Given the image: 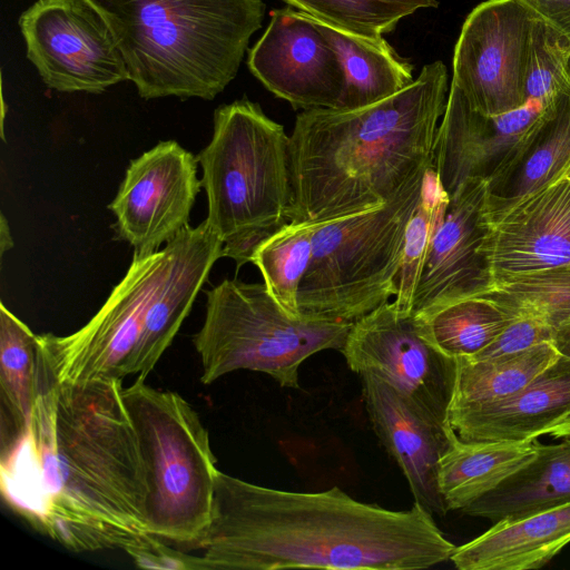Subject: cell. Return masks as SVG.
<instances>
[{
  "mask_svg": "<svg viewBox=\"0 0 570 570\" xmlns=\"http://www.w3.org/2000/svg\"><path fill=\"white\" fill-rule=\"evenodd\" d=\"M173 242L150 254L134 253L124 278L80 330L66 336L38 335L40 350L60 382L122 379L147 308L166 279Z\"/></svg>",
  "mask_w": 570,
  "mask_h": 570,
  "instance_id": "9c48e42d",
  "label": "cell"
},
{
  "mask_svg": "<svg viewBox=\"0 0 570 570\" xmlns=\"http://www.w3.org/2000/svg\"><path fill=\"white\" fill-rule=\"evenodd\" d=\"M552 344L559 355L570 358V317L556 328Z\"/></svg>",
  "mask_w": 570,
  "mask_h": 570,
  "instance_id": "8d00e7d4",
  "label": "cell"
},
{
  "mask_svg": "<svg viewBox=\"0 0 570 570\" xmlns=\"http://www.w3.org/2000/svg\"><path fill=\"white\" fill-rule=\"evenodd\" d=\"M487 184L471 178L450 197L428 252L411 313L425 316L460 299L481 296L493 284L485 254Z\"/></svg>",
  "mask_w": 570,
  "mask_h": 570,
  "instance_id": "9a60e30c",
  "label": "cell"
},
{
  "mask_svg": "<svg viewBox=\"0 0 570 570\" xmlns=\"http://www.w3.org/2000/svg\"><path fill=\"white\" fill-rule=\"evenodd\" d=\"M197 158L175 140L132 159L111 204L118 236L136 254H150L188 226L202 187Z\"/></svg>",
  "mask_w": 570,
  "mask_h": 570,
  "instance_id": "4fadbf2b",
  "label": "cell"
},
{
  "mask_svg": "<svg viewBox=\"0 0 570 570\" xmlns=\"http://www.w3.org/2000/svg\"><path fill=\"white\" fill-rule=\"evenodd\" d=\"M431 165L383 205L315 224L298 287L301 316L354 323L394 296L406 228Z\"/></svg>",
  "mask_w": 570,
  "mask_h": 570,
  "instance_id": "8992f818",
  "label": "cell"
},
{
  "mask_svg": "<svg viewBox=\"0 0 570 570\" xmlns=\"http://www.w3.org/2000/svg\"><path fill=\"white\" fill-rule=\"evenodd\" d=\"M570 543V502L499 520L456 547L450 561L460 570H535Z\"/></svg>",
  "mask_w": 570,
  "mask_h": 570,
  "instance_id": "ffe728a7",
  "label": "cell"
},
{
  "mask_svg": "<svg viewBox=\"0 0 570 570\" xmlns=\"http://www.w3.org/2000/svg\"><path fill=\"white\" fill-rule=\"evenodd\" d=\"M570 167V95L559 96L512 163L487 184L485 213L495 214Z\"/></svg>",
  "mask_w": 570,
  "mask_h": 570,
  "instance_id": "603a6c76",
  "label": "cell"
},
{
  "mask_svg": "<svg viewBox=\"0 0 570 570\" xmlns=\"http://www.w3.org/2000/svg\"><path fill=\"white\" fill-rule=\"evenodd\" d=\"M360 376L389 384L424 415L445 424L456 360L435 347L412 313L386 302L352 324L340 351Z\"/></svg>",
  "mask_w": 570,
  "mask_h": 570,
  "instance_id": "30bf717a",
  "label": "cell"
},
{
  "mask_svg": "<svg viewBox=\"0 0 570 570\" xmlns=\"http://www.w3.org/2000/svg\"><path fill=\"white\" fill-rule=\"evenodd\" d=\"M534 455V440L464 441L448 425L438 485L448 511L464 508L495 489Z\"/></svg>",
  "mask_w": 570,
  "mask_h": 570,
  "instance_id": "44dd1931",
  "label": "cell"
},
{
  "mask_svg": "<svg viewBox=\"0 0 570 570\" xmlns=\"http://www.w3.org/2000/svg\"><path fill=\"white\" fill-rule=\"evenodd\" d=\"M535 14L521 0H487L466 17L456 40L452 81L488 116L522 106L529 40Z\"/></svg>",
  "mask_w": 570,
  "mask_h": 570,
  "instance_id": "7c38bea8",
  "label": "cell"
},
{
  "mask_svg": "<svg viewBox=\"0 0 570 570\" xmlns=\"http://www.w3.org/2000/svg\"><path fill=\"white\" fill-rule=\"evenodd\" d=\"M415 317L435 347L453 358H470L484 350L513 316L490 298L475 296Z\"/></svg>",
  "mask_w": 570,
  "mask_h": 570,
  "instance_id": "4316f807",
  "label": "cell"
},
{
  "mask_svg": "<svg viewBox=\"0 0 570 570\" xmlns=\"http://www.w3.org/2000/svg\"><path fill=\"white\" fill-rule=\"evenodd\" d=\"M13 245V242H12V238H11V235H10V229H9V224L4 217L3 214H1V219H0V254L1 256L6 253V250L10 249Z\"/></svg>",
  "mask_w": 570,
  "mask_h": 570,
  "instance_id": "f35d334b",
  "label": "cell"
},
{
  "mask_svg": "<svg viewBox=\"0 0 570 570\" xmlns=\"http://www.w3.org/2000/svg\"><path fill=\"white\" fill-rule=\"evenodd\" d=\"M208 200L205 219L237 267L289 223L293 207L289 137L257 102L220 105L214 132L197 155Z\"/></svg>",
  "mask_w": 570,
  "mask_h": 570,
  "instance_id": "5b68a950",
  "label": "cell"
},
{
  "mask_svg": "<svg viewBox=\"0 0 570 570\" xmlns=\"http://www.w3.org/2000/svg\"><path fill=\"white\" fill-rule=\"evenodd\" d=\"M122 379L60 382L38 342V395L24 433L0 450L4 502L76 551L150 538L147 480Z\"/></svg>",
  "mask_w": 570,
  "mask_h": 570,
  "instance_id": "6da1fadb",
  "label": "cell"
},
{
  "mask_svg": "<svg viewBox=\"0 0 570 570\" xmlns=\"http://www.w3.org/2000/svg\"><path fill=\"white\" fill-rule=\"evenodd\" d=\"M450 197L431 167L428 169L419 204L409 222L401 264L395 278V306L411 313L412 302L433 235L442 220Z\"/></svg>",
  "mask_w": 570,
  "mask_h": 570,
  "instance_id": "1f68e13d",
  "label": "cell"
},
{
  "mask_svg": "<svg viewBox=\"0 0 570 570\" xmlns=\"http://www.w3.org/2000/svg\"><path fill=\"white\" fill-rule=\"evenodd\" d=\"M554 328L528 316H513L504 330L478 355L481 360L509 355L529 350L542 343H552Z\"/></svg>",
  "mask_w": 570,
  "mask_h": 570,
  "instance_id": "836d02e7",
  "label": "cell"
},
{
  "mask_svg": "<svg viewBox=\"0 0 570 570\" xmlns=\"http://www.w3.org/2000/svg\"><path fill=\"white\" fill-rule=\"evenodd\" d=\"M314 228L315 224L289 222L266 238L250 259L271 295L293 316L299 315L298 287L312 258Z\"/></svg>",
  "mask_w": 570,
  "mask_h": 570,
  "instance_id": "f1b7e54d",
  "label": "cell"
},
{
  "mask_svg": "<svg viewBox=\"0 0 570 570\" xmlns=\"http://www.w3.org/2000/svg\"><path fill=\"white\" fill-rule=\"evenodd\" d=\"M547 107L538 100L499 115L480 112L473 139L474 178L495 179L519 155L540 124Z\"/></svg>",
  "mask_w": 570,
  "mask_h": 570,
  "instance_id": "f546056e",
  "label": "cell"
},
{
  "mask_svg": "<svg viewBox=\"0 0 570 570\" xmlns=\"http://www.w3.org/2000/svg\"><path fill=\"white\" fill-rule=\"evenodd\" d=\"M487 214V213H485ZM493 279L570 264V167L509 207L487 214Z\"/></svg>",
  "mask_w": 570,
  "mask_h": 570,
  "instance_id": "2e32d148",
  "label": "cell"
},
{
  "mask_svg": "<svg viewBox=\"0 0 570 570\" xmlns=\"http://www.w3.org/2000/svg\"><path fill=\"white\" fill-rule=\"evenodd\" d=\"M570 502V439L543 444L534 439V455L495 489L461 512L493 523Z\"/></svg>",
  "mask_w": 570,
  "mask_h": 570,
  "instance_id": "7402d4cb",
  "label": "cell"
},
{
  "mask_svg": "<svg viewBox=\"0 0 570 570\" xmlns=\"http://www.w3.org/2000/svg\"><path fill=\"white\" fill-rule=\"evenodd\" d=\"M570 40L535 16L529 40L524 98L548 107L561 95H570L568 58Z\"/></svg>",
  "mask_w": 570,
  "mask_h": 570,
  "instance_id": "d6a6232c",
  "label": "cell"
},
{
  "mask_svg": "<svg viewBox=\"0 0 570 570\" xmlns=\"http://www.w3.org/2000/svg\"><path fill=\"white\" fill-rule=\"evenodd\" d=\"M145 99L213 100L236 77L263 0H89Z\"/></svg>",
  "mask_w": 570,
  "mask_h": 570,
  "instance_id": "277c9868",
  "label": "cell"
},
{
  "mask_svg": "<svg viewBox=\"0 0 570 570\" xmlns=\"http://www.w3.org/2000/svg\"><path fill=\"white\" fill-rule=\"evenodd\" d=\"M558 357L553 344L547 342L509 355L481 360L455 358L456 377L450 406L479 404L509 396L529 384Z\"/></svg>",
  "mask_w": 570,
  "mask_h": 570,
  "instance_id": "484cf974",
  "label": "cell"
},
{
  "mask_svg": "<svg viewBox=\"0 0 570 570\" xmlns=\"http://www.w3.org/2000/svg\"><path fill=\"white\" fill-rule=\"evenodd\" d=\"M544 434L551 435L554 439H570V411L552 424Z\"/></svg>",
  "mask_w": 570,
  "mask_h": 570,
  "instance_id": "74e56055",
  "label": "cell"
},
{
  "mask_svg": "<svg viewBox=\"0 0 570 570\" xmlns=\"http://www.w3.org/2000/svg\"><path fill=\"white\" fill-rule=\"evenodd\" d=\"M301 12L345 32L381 38L420 9L436 8L438 0H283Z\"/></svg>",
  "mask_w": 570,
  "mask_h": 570,
  "instance_id": "4dcf8cb0",
  "label": "cell"
},
{
  "mask_svg": "<svg viewBox=\"0 0 570 570\" xmlns=\"http://www.w3.org/2000/svg\"><path fill=\"white\" fill-rule=\"evenodd\" d=\"M38 395V335L0 304L1 449L27 430Z\"/></svg>",
  "mask_w": 570,
  "mask_h": 570,
  "instance_id": "d4e9b609",
  "label": "cell"
},
{
  "mask_svg": "<svg viewBox=\"0 0 570 570\" xmlns=\"http://www.w3.org/2000/svg\"><path fill=\"white\" fill-rule=\"evenodd\" d=\"M193 549L206 570H419L449 561L456 546L416 501L395 511L338 487L286 491L218 471L210 524Z\"/></svg>",
  "mask_w": 570,
  "mask_h": 570,
  "instance_id": "7a4b0ae2",
  "label": "cell"
},
{
  "mask_svg": "<svg viewBox=\"0 0 570 570\" xmlns=\"http://www.w3.org/2000/svg\"><path fill=\"white\" fill-rule=\"evenodd\" d=\"M165 541L151 535L144 543L127 552L140 568L189 570L203 569L199 556H189L173 549Z\"/></svg>",
  "mask_w": 570,
  "mask_h": 570,
  "instance_id": "e575fe53",
  "label": "cell"
},
{
  "mask_svg": "<svg viewBox=\"0 0 570 570\" xmlns=\"http://www.w3.org/2000/svg\"><path fill=\"white\" fill-rule=\"evenodd\" d=\"M313 20L338 55L344 71L345 83L337 109L375 104L413 82V66L383 37L356 36Z\"/></svg>",
  "mask_w": 570,
  "mask_h": 570,
  "instance_id": "cb8c5ba5",
  "label": "cell"
},
{
  "mask_svg": "<svg viewBox=\"0 0 570 570\" xmlns=\"http://www.w3.org/2000/svg\"><path fill=\"white\" fill-rule=\"evenodd\" d=\"M570 40V0H521Z\"/></svg>",
  "mask_w": 570,
  "mask_h": 570,
  "instance_id": "d590c367",
  "label": "cell"
},
{
  "mask_svg": "<svg viewBox=\"0 0 570 570\" xmlns=\"http://www.w3.org/2000/svg\"><path fill=\"white\" fill-rule=\"evenodd\" d=\"M362 394L372 428L403 472L414 501L432 514L445 515L438 470L448 445V425L420 412L389 384L363 375Z\"/></svg>",
  "mask_w": 570,
  "mask_h": 570,
  "instance_id": "e0dca14e",
  "label": "cell"
},
{
  "mask_svg": "<svg viewBox=\"0 0 570 570\" xmlns=\"http://www.w3.org/2000/svg\"><path fill=\"white\" fill-rule=\"evenodd\" d=\"M168 275L150 302L140 335L126 365V376L142 380L171 344L208 274L223 256V243L206 220L186 226L173 239Z\"/></svg>",
  "mask_w": 570,
  "mask_h": 570,
  "instance_id": "ac0fdd59",
  "label": "cell"
},
{
  "mask_svg": "<svg viewBox=\"0 0 570 570\" xmlns=\"http://www.w3.org/2000/svg\"><path fill=\"white\" fill-rule=\"evenodd\" d=\"M206 295L205 322L194 336L204 384L249 370L298 389L302 363L324 350L341 351L353 324L289 315L264 283L225 279Z\"/></svg>",
  "mask_w": 570,
  "mask_h": 570,
  "instance_id": "ba28073f",
  "label": "cell"
},
{
  "mask_svg": "<svg viewBox=\"0 0 570 570\" xmlns=\"http://www.w3.org/2000/svg\"><path fill=\"white\" fill-rule=\"evenodd\" d=\"M146 471L150 534L190 549L207 531L218 473L209 435L179 394L142 380L124 387Z\"/></svg>",
  "mask_w": 570,
  "mask_h": 570,
  "instance_id": "52a82bcc",
  "label": "cell"
},
{
  "mask_svg": "<svg viewBox=\"0 0 570 570\" xmlns=\"http://www.w3.org/2000/svg\"><path fill=\"white\" fill-rule=\"evenodd\" d=\"M449 89L448 69L436 60L375 104L301 111L289 136V222L316 224L386 203L432 161Z\"/></svg>",
  "mask_w": 570,
  "mask_h": 570,
  "instance_id": "3957f363",
  "label": "cell"
},
{
  "mask_svg": "<svg viewBox=\"0 0 570 570\" xmlns=\"http://www.w3.org/2000/svg\"><path fill=\"white\" fill-rule=\"evenodd\" d=\"M18 23L27 58L49 88L101 94L129 80L114 33L89 0H37Z\"/></svg>",
  "mask_w": 570,
  "mask_h": 570,
  "instance_id": "8fae6325",
  "label": "cell"
},
{
  "mask_svg": "<svg viewBox=\"0 0 570 570\" xmlns=\"http://www.w3.org/2000/svg\"><path fill=\"white\" fill-rule=\"evenodd\" d=\"M250 72L294 109L337 108L344 89L338 55L307 14L271 12L263 36L248 51Z\"/></svg>",
  "mask_w": 570,
  "mask_h": 570,
  "instance_id": "5bb4252c",
  "label": "cell"
},
{
  "mask_svg": "<svg viewBox=\"0 0 570 570\" xmlns=\"http://www.w3.org/2000/svg\"><path fill=\"white\" fill-rule=\"evenodd\" d=\"M570 411V358L559 357L518 392L491 402L450 406L445 424L464 441H527Z\"/></svg>",
  "mask_w": 570,
  "mask_h": 570,
  "instance_id": "d6986e66",
  "label": "cell"
},
{
  "mask_svg": "<svg viewBox=\"0 0 570 570\" xmlns=\"http://www.w3.org/2000/svg\"><path fill=\"white\" fill-rule=\"evenodd\" d=\"M481 296L512 316L532 317L556 330L570 317V264L494 278Z\"/></svg>",
  "mask_w": 570,
  "mask_h": 570,
  "instance_id": "83f0119b",
  "label": "cell"
},
{
  "mask_svg": "<svg viewBox=\"0 0 570 570\" xmlns=\"http://www.w3.org/2000/svg\"><path fill=\"white\" fill-rule=\"evenodd\" d=\"M568 73L570 76V55H569V58H568Z\"/></svg>",
  "mask_w": 570,
  "mask_h": 570,
  "instance_id": "ab89813d",
  "label": "cell"
}]
</instances>
